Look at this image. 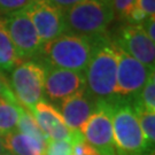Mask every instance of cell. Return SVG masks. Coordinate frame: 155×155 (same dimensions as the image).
I'll use <instances>...</instances> for the list:
<instances>
[{
  "label": "cell",
  "instance_id": "cell-22",
  "mask_svg": "<svg viewBox=\"0 0 155 155\" xmlns=\"http://www.w3.org/2000/svg\"><path fill=\"white\" fill-rule=\"evenodd\" d=\"M134 2L136 0H113L111 1L114 13L118 14V16L123 20H127V15L130 14V12L134 6Z\"/></svg>",
  "mask_w": 155,
  "mask_h": 155
},
{
  "label": "cell",
  "instance_id": "cell-17",
  "mask_svg": "<svg viewBox=\"0 0 155 155\" xmlns=\"http://www.w3.org/2000/svg\"><path fill=\"white\" fill-rule=\"evenodd\" d=\"M16 130H18L20 132L22 133L29 134L33 138L40 140V141L46 143V140H47V138L45 137L43 131L40 130L36 118L33 117L32 113L28 110L27 108L22 107V106H21V113H20V118H18Z\"/></svg>",
  "mask_w": 155,
  "mask_h": 155
},
{
  "label": "cell",
  "instance_id": "cell-26",
  "mask_svg": "<svg viewBox=\"0 0 155 155\" xmlns=\"http://www.w3.org/2000/svg\"><path fill=\"white\" fill-rule=\"evenodd\" d=\"M143 29H144V31L146 32V35L150 37L152 40H155V32H154V27H155V17L152 16V17H148V18H146L145 20V22L143 24H140Z\"/></svg>",
  "mask_w": 155,
  "mask_h": 155
},
{
  "label": "cell",
  "instance_id": "cell-7",
  "mask_svg": "<svg viewBox=\"0 0 155 155\" xmlns=\"http://www.w3.org/2000/svg\"><path fill=\"white\" fill-rule=\"evenodd\" d=\"M81 132L101 155H116L113 139V101H99Z\"/></svg>",
  "mask_w": 155,
  "mask_h": 155
},
{
  "label": "cell",
  "instance_id": "cell-21",
  "mask_svg": "<svg viewBox=\"0 0 155 155\" xmlns=\"http://www.w3.org/2000/svg\"><path fill=\"white\" fill-rule=\"evenodd\" d=\"M71 155H101L99 150H95L92 145H90L84 139L82 132L77 134V137L72 141V153Z\"/></svg>",
  "mask_w": 155,
  "mask_h": 155
},
{
  "label": "cell",
  "instance_id": "cell-4",
  "mask_svg": "<svg viewBox=\"0 0 155 155\" xmlns=\"http://www.w3.org/2000/svg\"><path fill=\"white\" fill-rule=\"evenodd\" d=\"M113 139L116 155H148V147L132 104L113 100Z\"/></svg>",
  "mask_w": 155,
  "mask_h": 155
},
{
  "label": "cell",
  "instance_id": "cell-15",
  "mask_svg": "<svg viewBox=\"0 0 155 155\" xmlns=\"http://www.w3.org/2000/svg\"><path fill=\"white\" fill-rule=\"evenodd\" d=\"M21 105L0 99V134L5 136L17 129Z\"/></svg>",
  "mask_w": 155,
  "mask_h": 155
},
{
  "label": "cell",
  "instance_id": "cell-27",
  "mask_svg": "<svg viewBox=\"0 0 155 155\" xmlns=\"http://www.w3.org/2000/svg\"><path fill=\"white\" fill-rule=\"evenodd\" d=\"M5 147H4V141H2V136L0 134V155H2L5 153Z\"/></svg>",
  "mask_w": 155,
  "mask_h": 155
},
{
  "label": "cell",
  "instance_id": "cell-20",
  "mask_svg": "<svg viewBox=\"0 0 155 155\" xmlns=\"http://www.w3.org/2000/svg\"><path fill=\"white\" fill-rule=\"evenodd\" d=\"M36 0H0V15L25 11Z\"/></svg>",
  "mask_w": 155,
  "mask_h": 155
},
{
  "label": "cell",
  "instance_id": "cell-11",
  "mask_svg": "<svg viewBox=\"0 0 155 155\" xmlns=\"http://www.w3.org/2000/svg\"><path fill=\"white\" fill-rule=\"evenodd\" d=\"M45 71L44 93L52 101L61 102L85 87V76L83 72L52 67L45 69Z\"/></svg>",
  "mask_w": 155,
  "mask_h": 155
},
{
  "label": "cell",
  "instance_id": "cell-16",
  "mask_svg": "<svg viewBox=\"0 0 155 155\" xmlns=\"http://www.w3.org/2000/svg\"><path fill=\"white\" fill-rule=\"evenodd\" d=\"M132 107L136 113V116L140 125V129L144 133L146 143L152 150H154L155 143V111H150L145 109L143 106L133 101Z\"/></svg>",
  "mask_w": 155,
  "mask_h": 155
},
{
  "label": "cell",
  "instance_id": "cell-13",
  "mask_svg": "<svg viewBox=\"0 0 155 155\" xmlns=\"http://www.w3.org/2000/svg\"><path fill=\"white\" fill-rule=\"evenodd\" d=\"M33 117L38 123L45 137L52 140L72 139L77 131H71L66 124L61 113L46 100H40L31 109Z\"/></svg>",
  "mask_w": 155,
  "mask_h": 155
},
{
  "label": "cell",
  "instance_id": "cell-19",
  "mask_svg": "<svg viewBox=\"0 0 155 155\" xmlns=\"http://www.w3.org/2000/svg\"><path fill=\"white\" fill-rule=\"evenodd\" d=\"M79 131L75 133L72 139H64V140H46L45 146V155H71L72 153V141L77 137Z\"/></svg>",
  "mask_w": 155,
  "mask_h": 155
},
{
  "label": "cell",
  "instance_id": "cell-2",
  "mask_svg": "<svg viewBox=\"0 0 155 155\" xmlns=\"http://www.w3.org/2000/svg\"><path fill=\"white\" fill-rule=\"evenodd\" d=\"M92 52L93 38L64 32L43 44L39 53L52 68L83 72L89 64Z\"/></svg>",
  "mask_w": 155,
  "mask_h": 155
},
{
  "label": "cell",
  "instance_id": "cell-14",
  "mask_svg": "<svg viewBox=\"0 0 155 155\" xmlns=\"http://www.w3.org/2000/svg\"><path fill=\"white\" fill-rule=\"evenodd\" d=\"M22 62L16 54L12 39L7 32L4 17L0 16V71H11Z\"/></svg>",
  "mask_w": 155,
  "mask_h": 155
},
{
  "label": "cell",
  "instance_id": "cell-25",
  "mask_svg": "<svg viewBox=\"0 0 155 155\" xmlns=\"http://www.w3.org/2000/svg\"><path fill=\"white\" fill-rule=\"evenodd\" d=\"M52 5H54L56 8H59L60 11L66 12L69 8H71L72 6H75L76 4L83 1V0H48Z\"/></svg>",
  "mask_w": 155,
  "mask_h": 155
},
{
  "label": "cell",
  "instance_id": "cell-8",
  "mask_svg": "<svg viewBox=\"0 0 155 155\" xmlns=\"http://www.w3.org/2000/svg\"><path fill=\"white\" fill-rule=\"evenodd\" d=\"M4 21L18 59L22 61L37 55L43 44L27 12L8 14L4 17Z\"/></svg>",
  "mask_w": 155,
  "mask_h": 155
},
{
  "label": "cell",
  "instance_id": "cell-24",
  "mask_svg": "<svg viewBox=\"0 0 155 155\" xmlns=\"http://www.w3.org/2000/svg\"><path fill=\"white\" fill-rule=\"evenodd\" d=\"M134 8L143 12L147 17L154 16L155 14V0H136Z\"/></svg>",
  "mask_w": 155,
  "mask_h": 155
},
{
  "label": "cell",
  "instance_id": "cell-23",
  "mask_svg": "<svg viewBox=\"0 0 155 155\" xmlns=\"http://www.w3.org/2000/svg\"><path fill=\"white\" fill-rule=\"evenodd\" d=\"M0 99H5L12 102H17L15 95L13 93V90H12L11 83L7 81V78L2 75V72L0 71Z\"/></svg>",
  "mask_w": 155,
  "mask_h": 155
},
{
  "label": "cell",
  "instance_id": "cell-6",
  "mask_svg": "<svg viewBox=\"0 0 155 155\" xmlns=\"http://www.w3.org/2000/svg\"><path fill=\"white\" fill-rule=\"evenodd\" d=\"M115 52L117 59L115 95L121 99L130 97L136 98L144 87L147 79L154 72V69L146 67L134 58L129 55L116 44Z\"/></svg>",
  "mask_w": 155,
  "mask_h": 155
},
{
  "label": "cell",
  "instance_id": "cell-10",
  "mask_svg": "<svg viewBox=\"0 0 155 155\" xmlns=\"http://www.w3.org/2000/svg\"><path fill=\"white\" fill-rule=\"evenodd\" d=\"M114 43L129 55L146 67L154 69L155 43L146 35L140 24L127 23L122 27Z\"/></svg>",
  "mask_w": 155,
  "mask_h": 155
},
{
  "label": "cell",
  "instance_id": "cell-5",
  "mask_svg": "<svg viewBox=\"0 0 155 155\" xmlns=\"http://www.w3.org/2000/svg\"><path fill=\"white\" fill-rule=\"evenodd\" d=\"M45 68L32 60L20 62L13 70L11 86L20 105L31 111L44 97Z\"/></svg>",
  "mask_w": 155,
  "mask_h": 155
},
{
  "label": "cell",
  "instance_id": "cell-9",
  "mask_svg": "<svg viewBox=\"0 0 155 155\" xmlns=\"http://www.w3.org/2000/svg\"><path fill=\"white\" fill-rule=\"evenodd\" d=\"M41 44L66 32L63 12L52 5L48 0H36L25 9Z\"/></svg>",
  "mask_w": 155,
  "mask_h": 155
},
{
  "label": "cell",
  "instance_id": "cell-29",
  "mask_svg": "<svg viewBox=\"0 0 155 155\" xmlns=\"http://www.w3.org/2000/svg\"><path fill=\"white\" fill-rule=\"evenodd\" d=\"M107 1H110V2H111V1H113V0H107Z\"/></svg>",
  "mask_w": 155,
  "mask_h": 155
},
{
  "label": "cell",
  "instance_id": "cell-1",
  "mask_svg": "<svg viewBox=\"0 0 155 155\" xmlns=\"http://www.w3.org/2000/svg\"><path fill=\"white\" fill-rule=\"evenodd\" d=\"M115 44L105 35L93 38V52L85 69V87L98 101H113L116 89Z\"/></svg>",
  "mask_w": 155,
  "mask_h": 155
},
{
  "label": "cell",
  "instance_id": "cell-28",
  "mask_svg": "<svg viewBox=\"0 0 155 155\" xmlns=\"http://www.w3.org/2000/svg\"><path fill=\"white\" fill-rule=\"evenodd\" d=\"M2 155H12V154H11V153H8V152H5V153H4Z\"/></svg>",
  "mask_w": 155,
  "mask_h": 155
},
{
  "label": "cell",
  "instance_id": "cell-12",
  "mask_svg": "<svg viewBox=\"0 0 155 155\" xmlns=\"http://www.w3.org/2000/svg\"><path fill=\"white\" fill-rule=\"evenodd\" d=\"M99 101L87 92L86 87L60 102V113L71 131L82 130L85 122L93 114Z\"/></svg>",
  "mask_w": 155,
  "mask_h": 155
},
{
  "label": "cell",
  "instance_id": "cell-3",
  "mask_svg": "<svg viewBox=\"0 0 155 155\" xmlns=\"http://www.w3.org/2000/svg\"><path fill=\"white\" fill-rule=\"evenodd\" d=\"M114 17L113 4L107 0H83L63 12L66 32L86 38L104 35Z\"/></svg>",
  "mask_w": 155,
  "mask_h": 155
},
{
  "label": "cell",
  "instance_id": "cell-18",
  "mask_svg": "<svg viewBox=\"0 0 155 155\" xmlns=\"http://www.w3.org/2000/svg\"><path fill=\"white\" fill-rule=\"evenodd\" d=\"M136 102H138L144 107L145 109L150 111H155V75L154 72L147 79L144 87L140 93L133 98Z\"/></svg>",
  "mask_w": 155,
  "mask_h": 155
}]
</instances>
